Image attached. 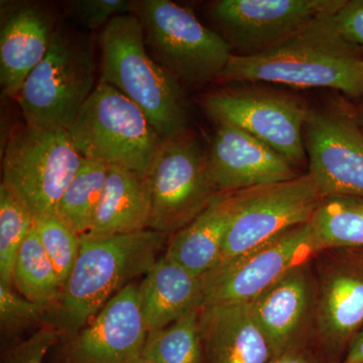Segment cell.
<instances>
[{
  "label": "cell",
  "mask_w": 363,
  "mask_h": 363,
  "mask_svg": "<svg viewBox=\"0 0 363 363\" xmlns=\"http://www.w3.org/2000/svg\"><path fill=\"white\" fill-rule=\"evenodd\" d=\"M133 363H150V362H147V360H145V359H143V357H140V358H138V360H135V362Z\"/></svg>",
  "instance_id": "cell-37"
},
{
  "label": "cell",
  "mask_w": 363,
  "mask_h": 363,
  "mask_svg": "<svg viewBox=\"0 0 363 363\" xmlns=\"http://www.w3.org/2000/svg\"><path fill=\"white\" fill-rule=\"evenodd\" d=\"M319 253L310 222L293 227L206 274L203 306L250 304Z\"/></svg>",
  "instance_id": "cell-11"
},
{
  "label": "cell",
  "mask_w": 363,
  "mask_h": 363,
  "mask_svg": "<svg viewBox=\"0 0 363 363\" xmlns=\"http://www.w3.org/2000/svg\"><path fill=\"white\" fill-rule=\"evenodd\" d=\"M147 333L138 286L131 283L77 333L66 338L61 363H133L142 357Z\"/></svg>",
  "instance_id": "cell-15"
},
{
  "label": "cell",
  "mask_w": 363,
  "mask_h": 363,
  "mask_svg": "<svg viewBox=\"0 0 363 363\" xmlns=\"http://www.w3.org/2000/svg\"><path fill=\"white\" fill-rule=\"evenodd\" d=\"M67 131L83 159L143 175L164 142L140 107L101 77Z\"/></svg>",
  "instance_id": "cell-4"
},
{
  "label": "cell",
  "mask_w": 363,
  "mask_h": 363,
  "mask_svg": "<svg viewBox=\"0 0 363 363\" xmlns=\"http://www.w3.org/2000/svg\"><path fill=\"white\" fill-rule=\"evenodd\" d=\"M359 69H360V74H362V78L363 80V60L362 62H360Z\"/></svg>",
  "instance_id": "cell-38"
},
{
  "label": "cell",
  "mask_w": 363,
  "mask_h": 363,
  "mask_svg": "<svg viewBox=\"0 0 363 363\" xmlns=\"http://www.w3.org/2000/svg\"><path fill=\"white\" fill-rule=\"evenodd\" d=\"M346 0H218L209 13L236 56L269 51Z\"/></svg>",
  "instance_id": "cell-13"
},
{
  "label": "cell",
  "mask_w": 363,
  "mask_h": 363,
  "mask_svg": "<svg viewBox=\"0 0 363 363\" xmlns=\"http://www.w3.org/2000/svg\"><path fill=\"white\" fill-rule=\"evenodd\" d=\"M199 310L164 328L149 332L143 348V359L150 363H205Z\"/></svg>",
  "instance_id": "cell-26"
},
{
  "label": "cell",
  "mask_w": 363,
  "mask_h": 363,
  "mask_svg": "<svg viewBox=\"0 0 363 363\" xmlns=\"http://www.w3.org/2000/svg\"><path fill=\"white\" fill-rule=\"evenodd\" d=\"M310 224L321 252L363 248V197L323 198Z\"/></svg>",
  "instance_id": "cell-23"
},
{
  "label": "cell",
  "mask_w": 363,
  "mask_h": 363,
  "mask_svg": "<svg viewBox=\"0 0 363 363\" xmlns=\"http://www.w3.org/2000/svg\"><path fill=\"white\" fill-rule=\"evenodd\" d=\"M308 175L322 199L363 197V128L354 106L309 107L304 125Z\"/></svg>",
  "instance_id": "cell-10"
},
{
  "label": "cell",
  "mask_w": 363,
  "mask_h": 363,
  "mask_svg": "<svg viewBox=\"0 0 363 363\" xmlns=\"http://www.w3.org/2000/svg\"><path fill=\"white\" fill-rule=\"evenodd\" d=\"M354 108L355 112H357L358 121H359L360 125L363 128V97L360 98L359 102L355 105Z\"/></svg>",
  "instance_id": "cell-35"
},
{
  "label": "cell",
  "mask_w": 363,
  "mask_h": 363,
  "mask_svg": "<svg viewBox=\"0 0 363 363\" xmlns=\"http://www.w3.org/2000/svg\"><path fill=\"white\" fill-rule=\"evenodd\" d=\"M207 152L210 178L218 193H233L293 180L298 169L247 131L217 124Z\"/></svg>",
  "instance_id": "cell-16"
},
{
  "label": "cell",
  "mask_w": 363,
  "mask_h": 363,
  "mask_svg": "<svg viewBox=\"0 0 363 363\" xmlns=\"http://www.w3.org/2000/svg\"><path fill=\"white\" fill-rule=\"evenodd\" d=\"M149 229L172 236L202 213L218 194L207 152L189 133L164 140L149 173Z\"/></svg>",
  "instance_id": "cell-8"
},
{
  "label": "cell",
  "mask_w": 363,
  "mask_h": 363,
  "mask_svg": "<svg viewBox=\"0 0 363 363\" xmlns=\"http://www.w3.org/2000/svg\"><path fill=\"white\" fill-rule=\"evenodd\" d=\"M150 190L147 175L109 167L90 230L92 236H113L149 229Z\"/></svg>",
  "instance_id": "cell-22"
},
{
  "label": "cell",
  "mask_w": 363,
  "mask_h": 363,
  "mask_svg": "<svg viewBox=\"0 0 363 363\" xmlns=\"http://www.w3.org/2000/svg\"><path fill=\"white\" fill-rule=\"evenodd\" d=\"M57 28L52 14L40 4H2L0 87L4 96L18 99L26 78L49 51Z\"/></svg>",
  "instance_id": "cell-18"
},
{
  "label": "cell",
  "mask_w": 363,
  "mask_h": 363,
  "mask_svg": "<svg viewBox=\"0 0 363 363\" xmlns=\"http://www.w3.org/2000/svg\"><path fill=\"white\" fill-rule=\"evenodd\" d=\"M203 106L217 124H230L266 143L300 171L307 162L304 125L309 106L293 95L260 88L207 95Z\"/></svg>",
  "instance_id": "cell-9"
},
{
  "label": "cell",
  "mask_w": 363,
  "mask_h": 363,
  "mask_svg": "<svg viewBox=\"0 0 363 363\" xmlns=\"http://www.w3.org/2000/svg\"><path fill=\"white\" fill-rule=\"evenodd\" d=\"M72 13L89 30L105 26L116 16L135 11V2L128 0H77L72 2Z\"/></svg>",
  "instance_id": "cell-30"
},
{
  "label": "cell",
  "mask_w": 363,
  "mask_h": 363,
  "mask_svg": "<svg viewBox=\"0 0 363 363\" xmlns=\"http://www.w3.org/2000/svg\"><path fill=\"white\" fill-rule=\"evenodd\" d=\"M199 330L205 363H269L274 358L250 304L202 306Z\"/></svg>",
  "instance_id": "cell-19"
},
{
  "label": "cell",
  "mask_w": 363,
  "mask_h": 363,
  "mask_svg": "<svg viewBox=\"0 0 363 363\" xmlns=\"http://www.w3.org/2000/svg\"><path fill=\"white\" fill-rule=\"evenodd\" d=\"M340 363H363V329L351 342Z\"/></svg>",
  "instance_id": "cell-34"
},
{
  "label": "cell",
  "mask_w": 363,
  "mask_h": 363,
  "mask_svg": "<svg viewBox=\"0 0 363 363\" xmlns=\"http://www.w3.org/2000/svg\"><path fill=\"white\" fill-rule=\"evenodd\" d=\"M47 313L45 308L14 292L11 286L0 283V323L6 331H16L39 323Z\"/></svg>",
  "instance_id": "cell-29"
},
{
  "label": "cell",
  "mask_w": 363,
  "mask_h": 363,
  "mask_svg": "<svg viewBox=\"0 0 363 363\" xmlns=\"http://www.w3.org/2000/svg\"><path fill=\"white\" fill-rule=\"evenodd\" d=\"M83 157L65 128L25 124L9 135L2 156V182L35 218L56 214Z\"/></svg>",
  "instance_id": "cell-5"
},
{
  "label": "cell",
  "mask_w": 363,
  "mask_h": 363,
  "mask_svg": "<svg viewBox=\"0 0 363 363\" xmlns=\"http://www.w3.org/2000/svg\"><path fill=\"white\" fill-rule=\"evenodd\" d=\"M204 277L160 257L138 285L140 312L147 332L164 328L203 306Z\"/></svg>",
  "instance_id": "cell-20"
},
{
  "label": "cell",
  "mask_w": 363,
  "mask_h": 363,
  "mask_svg": "<svg viewBox=\"0 0 363 363\" xmlns=\"http://www.w3.org/2000/svg\"><path fill=\"white\" fill-rule=\"evenodd\" d=\"M269 363H319V360L314 350L305 344L272 358Z\"/></svg>",
  "instance_id": "cell-33"
},
{
  "label": "cell",
  "mask_w": 363,
  "mask_h": 363,
  "mask_svg": "<svg viewBox=\"0 0 363 363\" xmlns=\"http://www.w3.org/2000/svg\"><path fill=\"white\" fill-rule=\"evenodd\" d=\"M95 77L89 42L58 26L49 51L18 95L26 123L68 130L96 87Z\"/></svg>",
  "instance_id": "cell-6"
},
{
  "label": "cell",
  "mask_w": 363,
  "mask_h": 363,
  "mask_svg": "<svg viewBox=\"0 0 363 363\" xmlns=\"http://www.w3.org/2000/svg\"><path fill=\"white\" fill-rule=\"evenodd\" d=\"M332 16L313 21L269 51L242 57L233 55L222 82L272 83L295 88H326L360 99L362 49L339 33Z\"/></svg>",
  "instance_id": "cell-1"
},
{
  "label": "cell",
  "mask_w": 363,
  "mask_h": 363,
  "mask_svg": "<svg viewBox=\"0 0 363 363\" xmlns=\"http://www.w3.org/2000/svg\"><path fill=\"white\" fill-rule=\"evenodd\" d=\"M33 224L32 213L0 184V283L13 286L14 260Z\"/></svg>",
  "instance_id": "cell-27"
},
{
  "label": "cell",
  "mask_w": 363,
  "mask_h": 363,
  "mask_svg": "<svg viewBox=\"0 0 363 363\" xmlns=\"http://www.w3.org/2000/svg\"><path fill=\"white\" fill-rule=\"evenodd\" d=\"M13 284L21 296L47 311L61 295V279L40 243L35 224L14 260Z\"/></svg>",
  "instance_id": "cell-24"
},
{
  "label": "cell",
  "mask_w": 363,
  "mask_h": 363,
  "mask_svg": "<svg viewBox=\"0 0 363 363\" xmlns=\"http://www.w3.org/2000/svg\"><path fill=\"white\" fill-rule=\"evenodd\" d=\"M61 334L48 325L4 353L1 363H44L45 355L59 342Z\"/></svg>",
  "instance_id": "cell-31"
},
{
  "label": "cell",
  "mask_w": 363,
  "mask_h": 363,
  "mask_svg": "<svg viewBox=\"0 0 363 363\" xmlns=\"http://www.w3.org/2000/svg\"><path fill=\"white\" fill-rule=\"evenodd\" d=\"M166 238L152 229L123 235H81L75 266L49 310L50 326L65 338L77 333L133 279L145 276L160 259Z\"/></svg>",
  "instance_id": "cell-2"
},
{
  "label": "cell",
  "mask_w": 363,
  "mask_h": 363,
  "mask_svg": "<svg viewBox=\"0 0 363 363\" xmlns=\"http://www.w3.org/2000/svg\"><path fill=\"white\" fill-rule=\"evenodd\" d=\"M35 229L64 286L77 260L81 235L57 214L35 218Z\"/></svg>",
  "instance_id": "cell-28"
},
{
  "label": "cell",
  "mask_w": 363,
  "mask_h": 363,
  "mask_svg": "<svg viewBox=\"0 0 363 363\" xmlns=\"http://www.w3.org/2000/svg\"><path fill=\"white\" fill-rule=\"evenodd\" d=\"M312 262L296 267L250 303L274 357L305 345L312 334L316 274Z\"/></svg>",
  "instance_id": "cell-17"
},
{
  "label": "cell",
  "mask_w": 363,
  "mask_h": 363,
  "mask_svg": "<svg viewBox=\"0 0 363 363\" xmlns=\"http://www.w3.org/2000/svg\"><path fill=\"white\" fill-rule=\"evenodd\" d=\"M350 253H352L355 257H359V259H363V248H359V250H345Z\"/></svg>",
  "instance_id": "cell-36"
},
{
  "label": "cell",
  "mask_w": 363,
  "mask_h": 363,
  "mask_svg": "<svg viewBox=\"0 0 363 363\" xmlns=\"http://www.w3.org/2000/svg\"><path fill=\"white\" fill-rule=\"evenodd\" d=\"M332 20L344 39L363 50V0H346Z\"/></svg>",
  "instance_id": "cell-32"
},
{
  "label": "cell",
  "mask_w": 363,
  "mask_h": 363,
  "mask_svg": "<svg viewBox=\"0 0 363 363\" xmlns=\"http://www.w3.org/2000/svg\"><path fill=\"white\" fill-rule=\"evenodd\" d=\"M145 45L155 61L187 84L220 79L233 52L220 33L210 30L192 11L169 0L135 2Z\"/></svg>",
  "instance_id": "cell-7"
},
{
  "label": "cell",
  "mask_w": 363,
  "mask_h": 363,
  "mask_svg": "<svg viewBox=\"0 0 363 363\" xmlns=\"http://www.w3.org/2000/svg\"><path fill=\"white\" fill-rule=\"evenodd\" d=\"M101 76L145 114L164 140L188 133V104L180 81L152 59L140 18L116 16L99 35Z\"/></svg>",
  "instance_id": "cell-3"
},
{
  "label": "cell",
  "mask_w": 363,
  "mask_h": 363,
  "mask_svg": "<svg viewBox=\"0 0 363 363\" xmlns=\"http://www.w3.org/2000/svg\"><path fill=\"white\" fill-rule=\"evenodd\" d=\"M312 334L326 353L346 352L363 329V259L330 250L318 260Z\"/></svg>",
  "instance_id": "cell-14"
},
{
  "label": "cell",
  "mask_w": 363,
  "mask_h": 363,
  "mask_svg": "<svg viewBox=\"0 0 363 363\" xmlns=\"http://www.w3.org/2000/svg\"><path fill=\"white\" fill-rule=\"evenodd\" d=\"M108 171L104 162L83 159L60 200L56 214L79 235L90 230Z\"/></svg>",
  "instance_id": "cell-25"
},
{
  "label": "cell",
  "mask_w": 363,
  "mask_h": 363,
  "mask_svg": "<svg viewBox=\"0 0 363 363\" xmlns=\"http://www.w3.org/2000/svg\"><path fill=\"white\" fill-rule=\"evenodd\" d=\"M321 200L308 174L235 192L233 213L217 267L293 227L308 223Z\"/></svg>",
  "instance_id": "cell-12"
},
{
  "label": "cell",
  "mask_w": 363,
  "mask_h": 363,
  "mask_svg": "<svg viewBox=\"0 0 363 363\" xmlns=\"http://www.w3.org/2000/svg\"><path fill=\"white\" fill-rule=\"evenodd\" d=\"M235 204V192L218 193L187 226L169 236L164 255L198 277L213 271L221 259Z\"/></svg>",
  "instance_id": "cell-21"
}]
</instances>
